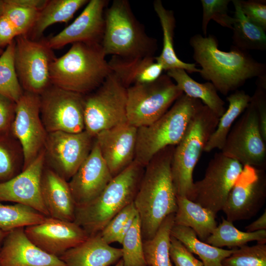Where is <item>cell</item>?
Returning a JSON list of instances; mask_svg holds the SVG:
<instances>
[{"label": "cell", "mask_w": 266, "mask_h": 266, "mask_svg": "<svg viewBox=\"0 0 266 266\" xmlns=\"http://www.w3.org/2000/svg\"><path fill=\"white\" fill-rule=\"evenodd\" d=\"M189 43L193 59L201 67V76L224 96L238 90L248 79L266 76L265 64L256 60L248 51L233 45L229 52L220 50L213 35L196 34Z\"/></svg>", "instance_id": "obj_1"}, {"label": "cell", "mask_w": 266, "mask_h": 266, "mask_svg": "<svg viewBox=\"0 0 266 266\" xmlns=\"http://www.w3.org/2000/svg\"><path fill=\"white\" fill-rule=\"evenodd\" d=\"M175 146L159 151L144 167L133 201L143 240L152 238L165 219L176 211V194L171 172Z\"/></svg>", "instance_id": "obj_2"}, {"label": "cell", "mask_w": 266, "mask_h": 266, "mask_svg": "<svg viewBox=\"0 0 266 266\" xmlns=\"http://www.w3.org/2000/svg\"><path fill=\"white\" fill-rule=\"evenodd\" d=\"M101 44L76 42L50 67L51 85L87 95L98 88L111 72Z\"/></svg>", "instance_id": "obj_3"}, {"label": "cell", "mask_w": 266, "mask_h": 266, "mask_svg": "<svg viewBox=\"0 0 266 266\" xmlns=\"http://www.w3.org/2000/svg\"><path fill=\"white\" fill-rule=\"evenodd\" d=\"M144 169L134 160L113 177L96 198L76 206L74 222L89 235L100 233L114 216L133 201Z\"/></svg>", "instance_id": "obj_4"}, {"label": "cell", "mask_w": 266, "mask_h": 266, "mask_svg": "<svg viewBox=\"0 0 266 266\" xmlns=\"http://www.w3.org/2000/svg\"><path fill=\"white\" fill-rule=\"evenodd\" d=\"M101 43L106 56L123 58L154 56L157 41L149 36L127 0H114L104 13Z\"/></svg>", "instance_id": "obj_5"}, {"label": "cell", "mask_w": 266, "mask_h": 266, "mask_svg": "<svg viewBox=\"0 0 266 266\" xmlns=\"http://www.w3.org/2000/svg\"><path fill=\"white\" fill-rule=\"evenodd\" d=\"M202 104L183 94L159 119L137 128L134 160L145 167L159 151L176 146Z\"/></svg>", "instance_id": "obj_6"}, {"label": "cell", "mask_w": 266, "mask_h": 266, "mask_svg": "<svg viewBox=\"0 0 266 266\" xmlns=\"http://www.w3.org/2000/svg\"><path fill=\"white\" fill-rule=\"evenodd\" d=\"M219 117L203 104L193 116L184 135L175 146L171 172L176 196L189 199L194 185L193 172Z\"/></svg>", "instance_id": "obj_7"}, {"label": "cell", "mask_w": 266, "mask_h": 266, "mask_svg": "<svg viewBox=\"0 0 266 266\" xmlns=\"http://www.w3.org/2000/svg\"><path fill=\"white\" fill-rule=\"evenodd\" d=\"M183 93L166 74L127 88V122L136 128L159 119Z\"/></svg>", "instance_id": "obj_8"}, {"label": "cell", "mask_w": 266, "mask_h": 266, "mask_svg": "<svg viewBox=\"0 0 266 266\" xmlns=\"http://www.w3.org/2000/svg\"><path fill=\"white\" fill-rule=\"evenodd\" d=\"M127 88L112 72L84 95L85 131L95 137L100 132L127 122Z\"/></svg>", "instance_id": "obj_9"}, {"label": "cell", "mask_w": 266, "mask_h": 266, "mask_svg": "<svg viewBox=\"0 0 266 266\" xmlns=\"http://www.w3.org/2000/svg\"><path fill=\"white\" fill-rule=\"evenodd\" d=\"M14 65L24 91L40 95L51 85L50 65L56 58L46 39L33 40L27 35L15 38Z\"/></svg>", "instance_id": "obj_10"}, {"label": "cell", "mask_w": 266, "mask_h": 266, "mask_svg": "<svg viewBox=\"0 0 266 266\" xmlns=\"http://www.w3.org/2000/svg\"><path fill=\"white\" fill-rule=\"evenodd\" d=\"M243 166L220 152L209 162L203 177L194 183L189 200L217 215L222 210Z\"/></svg>", "instance_id": "obj_11"}, {"label": "cell", "mask_w": 266, "mask_h": 266, "mask_svg": "<svg viewBox=\"0 0 266 266\" xmlns=\"http://www.w3.org/2000/svg\"><path fill=\"white\" fill-rule=\"evenodd\" d=\"M221 152L243 166L266 169V142L260 132L256 108L251 101L233 125Z\"/></svg>", "instance_id": "obj_12"}, {"label": "cell", "mask_w": 266, "mask_h": 266, "mask_svg": "<svg viewBox=\"0 0 266 266\" xmlns=\"http://www.w3.org/2000/svg\"><path fill=\"white\" fill-rule=\"evenodd\" d=\"M41 121L49 133L85 130L84 95L51 85L40 95Z\"/></svg>", "instance_id": "obj_13"}, {"label": "cell", "mask_w": 266, "mask_h": 266, "mask_svg": "<svg viewBox=\"0 0 266 266\" xmlns=\"http://www.w3.org/2000/svg\"><path fill=\"white\" fill-rule=\"evenodd\" d=\"M40 105V95L26 91H24L16 103L11 133L20 143L23 150L22 170L36 158L44 148L48 133L41 121Z\"/></svg>", "instance_id": "obj_14"}, {"label": "cell", "mask_w": 266, "mask_h": 266, "mask_svg": "<svg viewBox=\"0 0 266 266\" xmlns=\"http://www.w3.org/2000/svg\"><path fill=\"white\" fill-rule=\"evenodd\" d=\"M94 142V137L85 130L49 133L44 148L45 163L68 181L90 154Z\"/></svg>", "instance_id": "obj_15"}, {"label": "cell", "mask_w": 266, "mask_h": 266, "mask_svg": "<svg viewBox=\"0 0 266 266\" xmlns=\"http://www.w3.org/2000/svg\"><path fill=\"white\" fill-rule=\"evenodd\" d=\"M266 199L265 169L245 165L230 191L222 211L231 222L254 217Z\"/></svg>", "instance_id": "obj_16"}, {"label": "cell", "mask_w": 266, "mask_h": 266, "mask_svg": "<svg viewBox=\"0 0 266 266\" xmlns=\"http://www.w3.org/2000/svg\"><path fill=\"white\" fill-rule=\"evenodd\" d=\"M28 238L46 253L60 257L86 240L87 232L74 222L46 216L38 224L25 227Z\"/></svg>", "instance_id": "obj_17"}, {"label": "cell", "mask_w": 266, "mask_h": 266, "mask_svg": "<svg viewBox=\"0 0 266 266\" xmlns=\"http://www.w3.org/2000/svg\"><path fill=\"white\" fill-rule=\"evenodd\" d=\"M108 3L107 0H89L72 23L46 39L48 46L53 50L76 42L101 44L104 29V13Z\"/></svg>", "instance_id": "obj_18"}, {"label": "cell", "mask_w": 266, "mask_h": 266, "mask_svg": "<svg viewBox=\"0 0 266 266\" xmlns=\"http://www.w3.org/2000/svg\"><path fill=\"white\" fill-rule=\"evenodd\" d=\"M45 166L44 149L25 169L5 182L0 183V202L11 201L30 206L49 216L40 189Z\"/></svg>", "instance_id": "obj_19"}, {"label": "cell", "mask_w": 266, "mask_h": 266, "mask_svg": "<svg viewBox=\"0 0 266 266\" xmlns=\"http://www.w3.org/2000/svg\"><path fill=\"white\" fill-rule=\"evenodd\" d=\"M136 132V127L126 122L103 130L94 137L113 177L134 160Z\"/></svg>", "instance_id": "obj_20"}, {"label": "cell", "mask_w": 266, "mask_h": 266, "mask_svg": "<svg viewBox=\"0 0 266 266\" xmlns=\"http://www.w3.org/2000/svg\"><path fill=\"white\" fill-rule=\"evenodd\" d=\"M112 178L94 138L90 154L68 181L76 206L96 198Z\"/></svg>", "instance_id": "obj_21"}, {"label": "cell", "mask_w": 266, "mask_h": 266, "mask_svg": "<svg viewBox=\"0 0 266 266\" xmlns=\"http://www.w3.org/2000/svg\"><path fill=\"white\" fill-rule=\"evenodd\" d=\"M24 228L14 229L5 236L0 248V266H66L59 257L35 245Z\"/></svg>", "instance_id": "obj_22"}, {"label": "cell", "mask_w": 266, "mask_h": 266, "mask_svg": "<svg viewBox=\"0 0 266 266\" xmlns=\"http://www.w3.org/2000/svg\"><path fill=\"white\" fill-rule=\"evenodd\" d=\"M40 189L49 217L74 222L76 204L68 181L52 169L44 166Z\"/></svg>", "instance_id": "obj_23"}, {"label": "cell", "mask_w": 266, "mask_h": 266, "mask_svg": "<svg viewBox=\"0 0 266 266\" xmlns=\"http://www.w3.org/2000/svg\"><path fill=\"white\" fill-rule=\"evenodd\" d=\"M122 255V248L110 246L99 233L89 235L59 258L66 266H110L120 260Z\"/></svg>", "instance_id": "obj_24"}, {"label": "cell", "mask_w": 266, "mask_h": 266, "mask_svg": "<svg viewBox=\"0 0 266 266\" xmlns=\"http://www.w3.org/2000/svg\"><path fill=\"white\" fill-rule=\"evenodd\" d=\"M108 63L111 72L126 88L154 81L164 70L155 56L123 58L112 56Z\"/></svg>", "instance_id": "obj_25"}, {"label": "cell", "mask_w": 266, "mask_h": 266, "mask_svg": "<svg viewBox=\"0 0 266 266\" xmlns=\"http://www.w3.org/2000/svg\"><path fill=\"white\" fill-rule=\"evenodd\" d=\"M176 199L174 225L191 228L205 242L217 226V215L185 196H176Z\"/></svg>", "instance_id": "obj_26"}, {"label": "cell", "mask_w": 266, "mask_h": 266, "mask_svg": "<svg viewBox=\"0 0 266 266\" xmlns=\"http://www.w3.org/2000/svg\"><path fill=\"white\" fill-rule=\"evenodd\" d=\"M154 9L157 15L163 34V46L160 55L155 57V60L166 71L181 68L187 72H200V69L196 67V64L185 63L179 59L174 48V32L176 20L174 12L166 9L160 0L153 2Z\"/></svg>", "instance_id": "obj_27"}, {"label": "cell", "mask_w": 266, "mask_h": 266, "mask_svg": "<svg viewBox=\"0 0 266 266\" xmlns=\"http://www.w3.org/2000/svg\"><path fill=\"white\" fill-rule=\"evenodd\" d=\"M166 74L186 95L200 100L216 115L220 117L225 112V101L221 98L213 84L210 82L200 83L192 78L183 69L174 68Z\"/></svg>", "instance_id": "obj_28"}, {"label": "cell", "mask_w": 266, "mask_h": 266, "mask_svg": "<svg viewBox=\"0 0 266 266\" xmlns=\"http://www.w3.org/2000/svg\"><path fill=\"white\" fill-rule=\"evenodd\" d=\"M88 0H47L39 10L34 24L27 34L32 39L38 40L45 30L57 23H66Z\"/></svg>", "instance_id": "obj_29"}, {"label": "cell", "mask_w": 266, "mask_h": 266, "mask_svg": "<svg viewBox=\"0 0 266 266\" xmlns=\"http://www.w3.org/2000/svg\"><path fill=\"white\" fill-rule=\"evenodd\" d=\"M226 99L229 102L228 107L219 118L217 126L207 141L204 152H210L215 149L222 150L236 119L249 105L251 96L243 90H236Z\"/></svg>", "instance_id": "obj_30"}, {"label": "cell", "mask_w": 266, "mask_h": 266, "mask_svg": "<svg viewBox=\"0 0 266 266\" xmlns=\"http://www.w3.org/2000/svg\"><path fill=\"white\" fill-rule=\"evenodd\" d=\"M172 236L179 240L191 252L197 255L204 266H223L222 262L237 248L225 249L200 240L190 228L174 225Z\"/></svg>", "instance_id": "obj_31"}, {"label": "cell", "mask_w": 266, "mask_h": 266, "mask_svg": "<svg viewBox=\"0 0 266 266\" xmlns=\"http://www.w3.org/2000/svg\"><path fill=\"white\" fill-rule=\"evenodd\" d=\"M234 7V21L233 25V46L240 49L266 50V31L249 20L242 12L239 0H233Z\"/></svg>", "instance_id": "obj_32"}, {"label": "cell", "mask_w": 266, "mask_h": 266, "mask_svg": "<svg viewBox=\"0 0 266 266\" xmlns=\"http://www.w3.org/2000/svg\"><path fill=\"white\" fill-rule=\"evenodd\" d=\"M174 214H171L165 219L152 238L143 240V253L147 266H173L169 247Z\"/></svg>", "instance_id": "obj_33"}, {"label": "cell", "mask_w": 266, "mask_h": 266, "mask_svg": "<svg viewBox=\"0 0 266 266\" xmlns=\"http://www.w3.org/2000/svg\"><path fill=\"white\" fill-rule=\"evenodd\" d=\"M254 241L266 243V230L243 232L235 228L233 222L223 218L205 242L219 248L228 247L232 249L241 247Z\"/></svg>", "instance_id": "obj_34"}, {"label": "cell", "mask_w": 266, "mask_h": 266, "mask_svg": "<svg viewBox=\"0 0 266 266\" xmlns=\"http://www.w3.org/2000/svg\"><path fill=\"white\" fill-rule=\"evenodd\" d=\"M46 2V0H5L3 14L15 29L18 36L27 35Z\"/></svg>", "instance_id": "obj_35"}, {"label": "cell", "mask_w": 266, "mask_h": 266, "mask_svg": "<svg viewBox=\"0 0 266 266\" xmlns=\"http://www.w3.org/2000/svg\"><path fill=\"white\" fill-rule=\"evenodd\" d=\"M23 164V150L18 141L11 133L0 134V183L21 172Z\"/></svg>", "instance_id": "obj_36"}, {"label": "cell", "mask_w": 266, "mask_h": 266, "mask_svg": "<svg viewBox=\"0 0 266 266\" xmlns=\"http://www.w3.org/2000/svg\"><path fill=\"white\" fill-rule=\"evenodd\" d=\"M46 217L27 205L20 203L4 205L0 202V230L3 231L36 225L42 222Z\"/></svg>", "instance_id": "obj_37"}, {"label": "cell", "mask_w": 266, "mask_h": 266, "mask_svg": "<svg viewBox=\"0 0 266 266\" xmlns=\"http://www.w3.org/2000/svg\"><path fill=\"white\" fill-rule=\"evenodd\" d=\"M15 39L0 56V95L17 102L22 95L14 65Z\"/></svg>", "instance_id": "obj_38"}, {"label": "cell", "mask_w": 266, "mask_h": 266, "mask_svg": "<svg viewBox=\"0 0 266 266\" xmlns=\"http://www.w3.org/2000/svg\"><path fill=\"white\" fill-rule=\"evenodd\" d=\"M143 238L138 215L124 235L122 245V257L125 266H147L144 259Z\"/></svg>", "instance_id": "obj_39"}, {"label": "cell", "mask_w": 266, "mask_h": 266, "mask_svg": "<svg viewBox=\"0 0 266 266\" xmlns=\"http://www.w3.org/2000/svg\"><path fill=\"white\" fill-rule=\"evenodd\" d=\"M223 266H266V244L245 245L225 259Z\"/></svg>", "instance_id": "obj_40"}, {"label": "cell", "mask_w": 266, "mask_h": 266, "mask_svg": "<svg viewBox=\"0 0 266 266\" xmlns=\"http://www.w3.org/2000/svg\"><path fill=\"white\" fill-rule=\"evenodd\" d=\"M230 0H201L202 7V31L205 36L207 35V29L211 20L220 26L232 29L234 21V17L228 14Z\"/></svg>", "instance_id": "obj_41"}, {"label": "cell", "mask_w": 266, "mask_h": 266, "mask_svg": "<svg viewBox=\"0 0 266 266\" xmlns=\"http://www.w3.org/2000/svg\"><path fill=\"white\" fill-rule=\"evenodd\" d=\"M136 213L137 212L133 202L124 208L109 221L100 232L103 239L109 244L115 242L119 243L125 223L130 216Z\"/></svg>", "instance_id": "obj_42"}, {"label": "cell", "mask_w": 266, "mask_h": 266, "mask_svg": "<svg viewBox=\"0 0 266 266\" xmlns=\"http://www.w3.org/2000/svg\"><path fill=\"white\" fill-rule=\"evenodd\" d=\"M257 88L250 101L255 106L258 115L259 128L266 142V76L258 78Z\"/></svg>", "instance_id": "obj_43"}, {"label": "cell", "mask_w": 266, "mask_h": 266, "mask_svg": "<svg viewBox=\"0 0 266 266\" xmlns=\"http://www.w3.org/2000/svg\"><path fill=\"white\" fill-rule=\"evenodd\" d=\"M169 255L174 266H204L179 240L171 234Z\"/></svg>", "instance_id": "obj_44"}, {"label": "cell", "mask_w": 266, "mask_h": 266, "mask_svg": "<svg viewBox=\"0 0 266 266\" xmlns=\"http://www.w3.org/2000/svg\"><path fill=\"white\" fill-rule=\"evenodd\" d=\"M239 1L241 10L245 16L266 31V0Z\"/></svg>", "instance_id": "obj_45"}, {"label": "cell", "mask_w": 266, "mask_h": 266, "mask_svg": "<svg viewBox=\"0 0 266 266\" xmlns=\"http://www.w3.org/2000/svg\"><path fill=\"white\" fill-rule=\"evenodd\" d=\"M15 108L16 102L0 95V134L11 133Z\"/></svg>", "instance_id": "obj_46"}, {"label": "cell", "mask_w": 266, "mask_h": 266, "mask_svg": "<svg viewBox=\"0 0 266 266\" xmlns=\"http://www.w3.org/2000/svg\"><path fill=\"white\" fill-rule=\"evenodd\" d=\"M18 36L17 32L3 15L0 17V47H6Z\"/></svg>", "instance_id": "obj_47"}, {"label": "cell", "mask_w": 266, "mask_h": 266, "mask_svg": "<svg viewBox=\"0 0 266 266\" xmlns=\"http://www.w3.org/2000/svg\"><path fill=\"white\" fill-rule=\"evenodd\" d=\"M245 229L247 232L266 230V210L258 219L246 226Z\"/></svg>", "instance_id": "obj_48"}, {"label": "cell", "mask_w": 266, "mask_h": 266, "mask_svg": "<svg viewBox=\"0 0 266 266\" xmlns=\"http://www.w3.org/2000/svg\"><path fill=\"white\" fill-rule=\"evenodd\" d=\"M9 232L3 231L0 230V248L1 247L4 239L5 238V236Z\"/></svg>", "instance_id": "obj_49"}, {"label": "cell", "mask_w": 266, "mask_h": 266, "mask_svg": "<svg viewBox=\"0 0 266 266\" xmlns=\"http://www.w3.org/2000/svg\"><path fill=\"white\" fill-rule=\"evenodd\" d=\"M5 0H0V17L2 15L5 8Z\"/></svg>", "instance_id": "obj_50"}, {"label": "cell", "mask_w": 266, "mask_h": 266, "mask_svg": "<svg viewBox=\"0 0 266 266\" xmlns=\"http://www.w3.org/2000/svg\"><path fill=\"white\" fill-rule=\"evenodd\" d=\"M115 266H125L122 259L119 260Z\"/></svg>", "instance_id": "obj_51"}, {"label": "cell", "mask_w": 266, "mask_h": 266, "mask_svg": "<svg viewBox=\"0 0 266 266\" xmlns=\"http://www.w3.org/2000/svg\"><path fill=\"white\" fill-rule=\"evenodd\" d=\"M3 52V50H2V49L0 47V55H1L2 54Z\"/></svg>", "instance_id": "obj_52"}]
</instances>
